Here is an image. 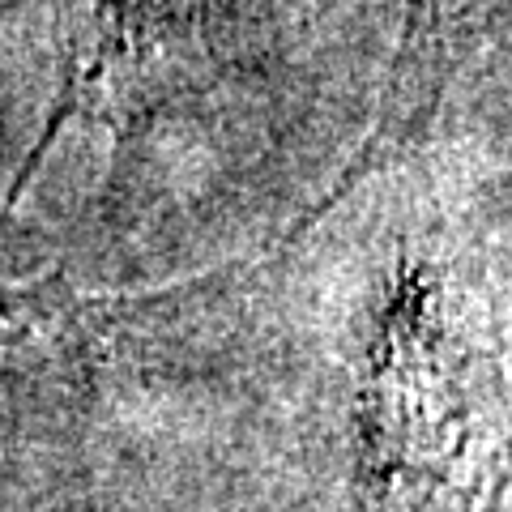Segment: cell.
Instances as JSON below:
<instances>
[{
	"instance_id": "6da1fadb",
	"label": "cell",
	"mask_w": 512,
	"mask_h": 512,
	"mask_svg": "<svg viewBox=\"0 0 512 512\" xmlns=\"http://www.w3.org/2000/svg\"><path fill=\"white\" fill-rule=\"evenodd\" d=\"M133 299L77 295L60 274L0 286V406L82 402Z\"/></svg>"
}]
</instances>
